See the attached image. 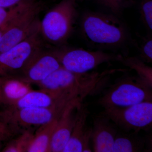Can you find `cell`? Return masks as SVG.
Instances as JSON below:
<instances>
[{"instance_id":"obj_1","label":"cell","mask_w":152,"mask_h":152,"mask_svg":"<svg viewBox=\"0 0 152 152\" xmlns=\"http://www.w3.org/2000/svg\"><path fill=\"white\" fill-rule=\"evenodd\" d=\"M113 70L102 73L75 74L61 67L37 84L43 90L63 102L85 98L99 86Z\"/></svg>"},{"instance_id":"obj_2","label":"cell","mask_w":152,"mask_h":152,"mask_svg":"<svg viewBox=\"0 0 152 152\" xmlns=\"http://www.w3.org/2000/svg\"><path fill=\"white\" fill-rule=\"evenodd\" d=\"M81 29L87 40L101 46H118L127 38L126 29L119 20L100 13L85 14L82 20Z\"/></svg>"},{"instance_id":"obj_3","label":"cell","mask_w":152,"mask_h":152,"mask_svg":"<svg viewBox=\"0 0 152 152\" xmlns=\"http://www.w3.org/2000/svg\"><path fill=\"white\" fill-rule=\"evenodd\" d=\"M41 9V5L36 1L22 3L18 12L1 29L3 33L0 39V54L40 31L38 15Z\"/></svg>"},{"instance_id":"obj_4","label":"cell","mask_w":152,"mask_h":152,"mask_svg":"<svg viewBox=\"0 0 152 152\" xmlns=\"http://www.w3.org/2000/svg\"><path fill=\"white\" fill-rule=\"evenodd\" d=\"M152 101V87L137 77L118 80L100 98L98 103L104 109L124 108Z\"/></svg>"},{"instance_id":"obj_5","label":"cell","mask_w":152,"mask_h":152,"mask_svg":"<svg viewBox=\"0 0 152 152\" xmlns=\"http://www.w3.org/2000/svg\"><path fill=\"white\" fill-rule=\"evenodd\" d=\"M76 14L73 0H63L44 16L40 21V34L49 42H64L72 33Z\"/></svg>"},{"instance_id":"obj_6","label":"cell","mask_w":152,"mask_h":152,"mask_svg":"<svg viewBox=\"0 0 152 152\" xmlns=\"http://www.w3.org/2000/svg\"><path fill=\"white\" fill-rule=\"evenodd\" d=\"M61 66L75 74L87 73L105 63L118 61L123 56L101 51L87 50L80 48H64L54 51Z\"/></svg>"},{"instance_id":"obj_7","label":"cell","mask_w":152,"mask_h":152,"mask_svg":"<svg viewBox=\"0 0 152 152\" xmlns=\"http://www.w3.org/2000/svg\"><path fill=\"white\" fill-rule=\"evenodd\" d=\"M40 31L0 54V77L20 74L35 55L42 50Z\"/></svg>"},{"instance_id":"obj_8","label":"cell","mask_w":152,"mask_h":152,"mask_svg":"<svg viewBox=\"0 0 152 152\" xmlns=\"http://www.w3.org/2000/svg\"><path fill=\"white\" fill-rule=\"evenodd\" d=\"M102 112L122 130L139 133L152 128V101L126 107L105 109Z\"/></svg>"},{"instance_id":"obj_9","label":"cell","mask_w":152,"mask_h":152,"mask_svg":"<svg viewBox=\"0 0 152 152\" xmlns=\"http://www.w3.org/2000/svg\"><path fill=\"white\" fill-rule=\"evenodd\" d=\"M64 108L29 107L18 110L5 109L0 113V119L14 132L15 129L40 126L58 118Z\"/></svg>"},{"instance_id":"obj_10","label":"cell","mask_w":152,"mask_h":152,"mask_svg":"<svg viewBox=\"0 0 152 152\" xmlns=\"http://www.w3.org/2000/svg\"><path fill=\"white\" fill-rule=\"evenodd\" d=\"M61 67L53 51L45 52L41 50L17 77L30 84H37Z\"/></svg>"},{"instance_id":"obj_11","label":"cell","mask_w":152,"mask_h":152,"mask_svg":"<svg viewBox=\"0 0 152 152\" xmlns=\"http://www.w3.org/2000/svg\"><path fill=\"white\" fill-rule=\"evenodd\" d=\"M83 100L76 99L71 101L63 110L58 118L52 136L50 152H63L73 129L77 109Z\"/></svg>"},{"instance_id":"obj_12","label":"cell","mask_w":152,"mask_h":152,"mask_svg":"<svg viewBox=\"0 0 152 152\" xmlns=\"http://www.w3.org/2000/svg\"><path fill=\"white\" fill-rule=\"evenodd\" d=\"M89 114L88 107L82 102L77 109L73 129L63 152L92 151L90 146L92 128L90 127L87 123Z\"/></svg>"},{"instance_id":"obj_13","label":"cell","mask_w":152,"mask_h":152,"mask_svg":"<svg viewBox=\"0 0 152 152\" xmlns=\"http://www.w3.org/2000/svg\"><path fill=\"white\" fill-rule=\"evenodd\" d=\"M118 130L116 125L103 112L96 116L91 136L94 151L112 152Z\"/></svg>"},{"instance_id":"obj_14","label":"cell","mask_w":152,"mask_h":152,"mask_svg":"<svg viewBox=\"0 0 152 152\" xmlns=\"http://www.w3.org/2000/svg\"><path fill=\"white\" fill-rule=\"evenodd\" d=\"M68 104L59 100L43 90H32L15 103L6 107L5 109L15 110L29 107L64 108Z\"/></svg>"},{"instance_id":"obj_15","label":"cell","mask_w":152,"mask_h":152,"mask_svg":"<svg viewBox=\"0 0 152 152\" xmlns=\"http://www.w3.org/2000/svg\"><path fill=\"white\" fill-rule=\"evenodd\" d=\"M31 84L12 76L0 78V104L11 105L31 91Z\"/></svg>"},{"instance_id":"obj_16","label":"cell","mask_w":152,"mask_h":152,"mask_svg":"<svg viewBox=\"0 0 152 152\" xmlns=\"http://www.w3.org/2000/svg\"><path fill=\"white\" fill-rule=\"evenodd\" d=\"M148 139L139 133L126 132L118 129L113 146L112 152H148L146 146Z\"/></svg>"},{"instance_id":"obj_17","label":"cell","mask_w":152,"mask_h":152,"mask_svg":"<svg viewBox=\"0 0 152 152\" xmlns=\"http://www.w3.org/2000/svg\"><path fill=\"white\" fill-rule=\"evenodd\" d=\"M58 118L39 126L34 134L26 152H50L51 140Z\"/></svg>"},{"instance_id":"obj_18","label":"cell","mask_w":152,"mask_h":152,"mask_svg":"<svg viewBox=\"0 0 152 152\" xmlns=\"http://www.w3.org/2000/svg\"><path fill=\"white\" fill-rule=\"evenodd\" d=\"M120 62L135 71L138 77L152 88V68L147 66L141 59L123 56Z\"/></svg>"},{"instance_id":"obj_19","label":"cell","mask_w":152,"mask_h":152,"mask_svg":"<svg viewBox=\"0 0 152 152\" xmlns=\"http://www.w3.org/2000/svg\"><path fill=\"white\" fill-rule=\"evenodd\" d=\"M34 134L31 131H24L17 138L12 140L2 150L4 152H26Z\"/></svg>"},{"instance_id":"obj_20","label":"cell","mask_w":152,"mask_h":152,"mask_svg":"<svg viewBox=\"0 0 152 152\" xmlns=\"http://www.w3.org/2000/svg\"><path fill=\"white\" fill-rule=\"evenodd\" d=\"M142 18L147 27L152 29V0H144L140 6Z\"/></svg>"},{"instance_id":"obj_21","label":"cell","mask_w":152,"mask_h":152,"mask_svg":"<svg viewBox=\"0 0 152 152\" xmlns=\"http://www.w3.org/2000/svg\"><path fill=\"white\" fill-rule=\"evenodd\" d=\"M20 4L10 8L9 10L0 7V29L5 26L19 11Z\"/></svg>"},{"instance_id":"obj_22","label":"cell","mask_w":152,"mask_h":152,"mask_svg":"<svg viewBox=\"0 0 152 152\" xmlns=\"http://www.w3.org/2000/svg\"><path fill=\"white\" fill-rule=\"evenodd\" d=\"M141 55L142 61L147 63L152 62V40L151 38L147 39L144 42L141 48Z\"/></svg>"},{"instance_id":"obj_23","label":"cell","mask_w":152,"mask_h":152,"mask_svg":"<svg viewBox=\"0 0 152 152\" xmlns=\"http://www.w3.org/2000/svg\"><path fill=\"white\" fill-rule=\"evenodd\" d=\"M114 12L118 13L121 11L125 5L131 0H101Z\"/></svg>"},{"instance_id":"obj_24","label":"cell","mask_w":152,"mask_h":152,"mask_svg":"<svg viewBox=\"0 0 152 152\" xmlns=\"http://www.w3.org/2000/svg\"><path fill=\"white\" fill-rule=\"evenodd\" d=\"M35 1L36 0H0V7L4 8H11L21 3Z\"/></svg>"},{"instance_id":"obj_25","label":"cell","mask_w":152,"mask_h":152,"mask_svg":"<svg viewBox=\"0 0 152 152\" xmlns=\"http://www.w3.org/2000/svg\"><path fill=\"white\" fill-rule=\"evenodd\" d=\"M0 132L9 133L12 134H13V133L11 130L10 129L1 119H0Z\"/></svg>"},{"instance_id":"obj_26","label":"cell","mask_w":152,"mask_h":152,"mask_svg":"<svg viewBox=\"0 0 152 152\" xmlns=\"http://www.w3.org/2000/svg\"><path fill=\"white\" fill-rule=\"evenodd\" d=\"M12 136V134L0 132V144L3 141H4L7 139L11 137Z\"/></svg>"},{"instance_id":"obj_27","label":"cell","mask_w":152,"mask_h":152,"mask_svg":"<svg viewBox=\"0 0 152 152\" xmlns=\"http://www.w3.org/2000/svg\"><path fill=\"white\" fill-rule=\"evenodd\" d=\"M3 31L1 30L0 29V39H1V37L2 35Z\"/></svg>"}]
</instances>
